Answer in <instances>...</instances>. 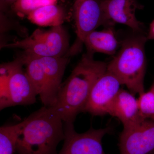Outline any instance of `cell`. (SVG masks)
<instances>
[{
	"mask_svg": "<svg viewBox=\"0 0 154 154\" xmlns=\"http://www.w3.org/2000/svg\"><path fill=\"white\" fill-rule=\"evenodd\" d=\"M87 52L82 57L60 90L52 109L64 122L73 123L84 109L94 84L107 69V64L95 60Z\"/></svg>",
	"mask_w": 154,
	"mask_h": 154,
	"instance_id": "cell-1",
	"label": "cell"
},
{
	"mask_svg": "<svg viewBox=\"0 0 154 154\" xmlns=\"http://www.w3.org/2000/svg\"><path fill=\"white\" fill-rule=\"evenodd\" d=\"M17 139L19 154H58L65 138L64 122L51 107L43 106L24 120Z\"/></svg>",
	"mask_w": 154,
	"mask_h": 154,
	"instance_id": "cell-2",
	"label": "cell"
},
{
	"mask_svg": "<svg viewBox=\"0 0 154 154\" xmlns=\"http://www.w3.org/2000/svg\"><path fill=\"white\" fill-rule=\"evenodd\" d=\"M134 34L121 42L118 53L107 64V70L118 78L133 94L145 92V75L146 68L145 45L147 34Z\"/></svg>",
	"mask_w": 154,
	"mask_h": 154,
	"instance_id": "cell-3",
	"label": "cell"
},
{
	"mask_svg": "<svg viewBox=\"0 0 154 154\" xmlns=\"http://www.w3.org/2000/svg\"><path fill=\"white\" fill-rule=\"evenodd\" d=\"M2 47L20 48L25 53L39 57H60L66 55L70 46L68 33L62 25L47 30L38 28L30 36Z\"/></svg>",
	"mask_w": 154,
	"mask_h": 154,
	"instance_id": "cell-4",
	"label": "cell"
},
{
	"mask_svg": "<svg viewBox=\"0 0 154 154\" xmlns=\"http://www.w3.org/2000/svg\"><path fill=\"white\" fill-rule=\"evenodd\" d=\"M73 14L76 38L66 56L71 57L82 51L86 36L101 25L105 28L114 26L107 19L102 8V0H75Z\"/></svg>",
	"mask_w": 154,
	"mask_h": 154,
	"instance_id": "cell-5",
	"label": "cell"
},
{
	"mask_svg": "<svg viewBox=\"0 0 154 154\" xmlns=\"http://www.w3.org/2000/svg\"><path fill=\"white\" fill-rule=\"evenodd\" d=\"M64 127L63 145L58 154H105L102 140L111 131L110 127L100 129L91 128L82 133L76 131L73 123L64 122Z\"/></svg>",
	"mask_w": 154,
	"mask_h": 154,
	"instance_id": "cell-6",
	"label": "cell"
},
{
	"mask_svg": "<svg viewBox=\"0 0 154 154\" xmlns=\"http://www.w3.org/2000/svg\"><path fill=\"white\" fill-rule=\"evenodd\" d=\"M121 85L118 78L107 70L94 84L84 112L95 116L108 114Z\"/></svg>",
	"mask_w": 154,
	"mask_h": 154,
	"instance_id": "cell-7",
	"label": "cell"
},
{
	"mask_svg": "<svg viewBox=\"0 0 154 154\" xmlns=\"http://www.w3.org/2000/svg\"><path fill=\"white\" fill-rule=\"evenodd\" d=\"M120 154H154V120H145L123 129L119 138Z\"/></svg>",
	"mask_w": 154,
	"mask_h": 154,
	"instance_id": "cell-8",
	"label": "cell"
},
{
	"mask_svg": "<svg viewBox=\"0 0 154 154\" xmlns=\"http://www.w3.org/2000/svg\"><path fill=\"white\" fill-rule=\"evenodd\" d=\"M14 61L8 82L10 105H28L36 102L37 92L23 67L21 57Z\"/></svg>",
	"mask_w": 154,
	"mask_h": 154,
	"instance_id": "cell-9",
	"label": "cell"
},
{
	"mask_svg": "<svg viewBox=\"0 0 154 154\" xmlns=\"http://www.w3.org/2000/svg\"><path fill=\"white\" fill-rule=\"evenodd\" d=\"M102 8L107 19L113 23L126 25L133 33L147 34L143 24L135 16L142 6L137 0H102Z\"/></svg>",
	"mask_w": 154,
	"mask_h": 154,
	"instance_id": "cell-10",
	"label": "cell"
},
{
	"mask_svg": "<svg viewBox=\"0 0 154 154\" xmlns=\"http://www.w3.org/2000/svg\"><path fill=\"white\" fill-rule=\"evenodd\" d=\"M131 92L120 89L109 109V113L119 119L123 129L137 126L144 121L141 115L137 99Z\"/></svg>",
	"mask_w": 154,
	"mask_h": 154,
	"instance_id": "cell-11",
	"label": "cell"
},
{
	"mask_svg": "<svg viewBox=\"0 0 154 154\" xmlns=\"http://www.w3.org/2000/svg\"><path fill=\"white\" fill-rule=\"evenodd\" d=\"M44 69L47 81V97L45 107L54 105L61 86L66 69L70 57H39Z\"/></svg>",
	"mask_w": 154,
	"mask_h": 154,
	"instance_id": "cell-12",
	"label": "cell"
},
{
	"mask_svg": "<svg viewBox=\"0 0 154 154\" xmlns=\"http://www.w3.org/2000/svg\"><path fill=\"white\" fill-rule=\"evenodd\" d=\"M113 27H106L102 31L94 30L89 33L84 41L87 52L93 54L99 52L114 55L120 43L115 36Z\"/></svg>",
	"mask_w": 154,
	"mask_h": 154,
	"instance_id": "cell-13",
	"label": "cell"
},
{
	"mask_svg": "<svg viewBox=\"0 0 154 154\" xmlns=\"http://www.w3.org/2000/svg\"><path fill=\"white\" fill-rule=\"evenodd\" d=\"M21 57L26 72L44 106L47 97V81L40 60L38 57L24 52Z\"/></svg>",
	"mask_w": 154,
	"mask_h": 154,
	"instance_id": "cell-14",
	"label": "cell"
},
{
	"mask_svg": "<svg viewBox=\"0 0 154 154\" xmlns=\"http://www.w3.org/2000/svg\"><path fill=\"white\" fill-rule=\"evenodd\" d=\"M30 22L39 26L53 27L62 25L66 20L65 10L57 4L43 6L27 16Z\"/></svg>",
	"mask_w": 154,
	"mask_h": 154,
	"instance_id": "cell-15",
	"label": "cell"
},
{
	"mask_svg": "<svg viewBox=\"0 0 154 154\" xmlns=\"http://www.w3.org/2000/svg\"><path fill=\"white\" fill-rule=\"evenodd\" d=\"M24 121L13 125L0 128V154H14L16 151L17 139Z\"/></svg>",
	"mask_w": 154,
	"mask_h": 154,
	"instance_id": "cell-16",
	"label": "cell"
},
{
	"mask_svg": "<svg viewBox=\"0 0 154 154\" xmlns=\"http://www.w3.org/2000/svg\"><path fill=\"white\" fill-rule=\"evenodd\" d=\"M58 0H17L12 6L13 11L19 17H27L32 11L43 6L57 4Z\"/></svg>",
	"mask_w": 154,
	"mask_h": 154,
	"instance_id": "cell-17",
	"label": "cell"
},
{
	"mask_svg": "<svg viewBox=\"0 0 154 154\" xmlns=\"http://www.w3.org/2000/svg\"><path fill=\"white\" fill-rule=\"evenodd\" d=\"M139 96L138 104L143 118L145 120H154V84L148 91Z\"/></svg>",
	"mask_w": 154,
	"mask_h": 154,
	"instance_id": "cell-18",
	"label": "cell"
},
{
	"mask_svg": "<svg viewBox=\"0 0 154 154\" xmlns=\"http://www.w3.org/2000/svg\"><path fill=\"white\" fill-rule=\"evenodd\" d=\"M147 38L148 39H154V20L150 25L149 30L147 34Z\"/></svg>",
	"mask_w": 154,
	"mask_h": 154,
	"instance_id": "cell-19",
	"label": "cell"
},
{
	"mask_svg": "<svg viewBox=\"0 0 154 154\" xmlns=\"http://www.w3.org/2000/svg\"><path fill=\"white\" fill-rule=\"evenodd\" d=\"M17 0H1V7L4 5H13Z\"/></svg>",
	"mask_w": 154,
	"mask_h": 154,
	"instance_id": "cell-20",
	"label": "cell"
}]
</instances>
